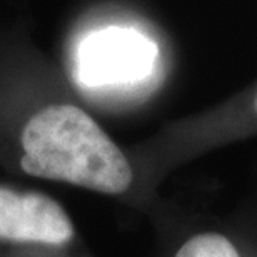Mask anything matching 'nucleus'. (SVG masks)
Returning <instances> with one entry per match:
<instances>
[{
    "instance_id": "obj_3",
    "label": "nucleus",
    "mask_w": 257,
    "mask_h": 257,
    "mask_svg": "<svg viewBox=\"0 0 257 257\" xmlns=\"http://www.w3.org/2000/svg\"><path fill=\"white\" fill-rule=\"evenodd\" d=\"M74 235L70 215L55 199L37 191L0 186V240L62 247Z\"/></svg>"
},
{
    "instance_id": "obj_4",
    "label": "nucleus",
    "mask_w": 257,
    "mask_h": 257,
    "mask_svg": "<svg viewBox=\"0 0 257 257\" xmlns=\"http://www.w3.org/2000/svg\"><path fill=\"white\" fill-rule=\"evenodd\" d=\"M171 257H257V200L197 224Z\"/></svg>"
},
{
    "instance_id": "obj_1",
    "label": "nucleus",
    "mask_w": 257,
    "mask_h": 257,
    "mask_svg": "<svg viewBox=\"0 0 257 257\" xmlns=\"http://www.w3.org/2000/svg\"><path fill=\"white\" fill-rule=\"evenodd\" d=\"M20 167L34 177L67 182L104 195H122L136 181L132 164L80 107L54 104L25 124Z\"/></svg>"
},
{
    "instance_id": "obj_5",
    "label": "nucleus",
    "mask_w": 257,
    "mask_h": 257,
    "mask_svg": "<svg viewBox=\"0 0 257 257\" xmlns=\"http://www.w3.org/2000/svg\"><path fill=\"white\" fill-rule=\"evenodd\" d=\"M250 117L257 122V90L252 97V100H250Z\"/></svg>"
},
{
    "instance_id": "obj_2",
    "label": "nucleus",
    "mask_w": 257,
    "mask_h": 257,
    "mask_svg": "<svg viewBox=\"0 0 257 257\" xmlns=\"http://www.w3.org/2000/svg\"><path fill=\"white\" fill-rule=\"evenodd\" d=\"M157 49L132 29H104L82 40L77 50V75L90 87L127 84L151 72Z\"/></svg>"
}]
</instances>
